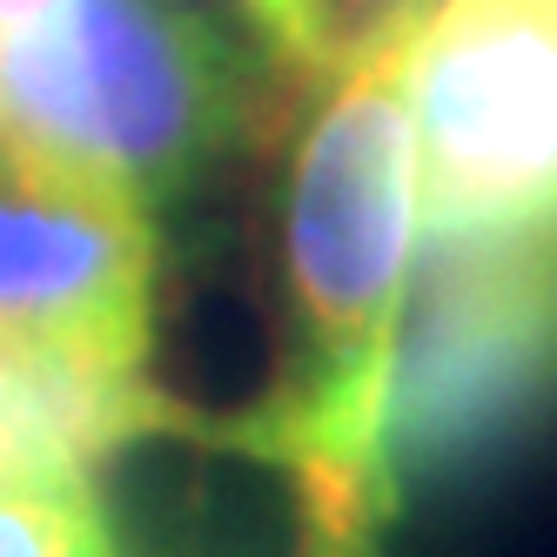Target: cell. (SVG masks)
Segmentation results:
<instances>
[{
  "label": "cell",
  "instance_id": "cell-1",
  "mask_svg": "<svg viewBox=\"0 0 557 557\" xmlns=\"http://www.w3.org/2000/svg\"><path fill=\"white\" fill-rule=\"evenodd\" d=\"M423 0H363L336 61L315 74L283 169V349L249 410L215 417V450H243L302 517V557H370L404 491L389 476L383 410L396 323L417 269L410 27Z\"/></svg>",
  "mask_w": 557,
  "mask_h": 557
},
{
  "label": "cell",
  "instance_id": "cell-2",
  "mask_svg": "<svg viewBox=\"0 0 557 557\" xmlns=\"http://www.w3.org/2000/svg\"><path fill=\"white\" fill-rule=\"evenodd\" d=\"M269 54L202 0H54L0 34V141L162 222L262 122Z\"/></svg>",
  "mask_w": 557,
  "mask_h": 557
},
{
  "label": "cell",
  "instance_id": "cell-3",
  "mask_svg": "<svg viewBox=\"0 0 557 557\" xmlns=\"http://www.w3.org/2000/svg\"><path fill=\"white\" fill-rule=\"evenodd\" d=\"M389 363L383 450L410 497H444L557 423V228L423 235Z\"/></svg>",
  "mask_w": 557,
  "mask_h": 557
},
{
  "label": "cell",
  "instance_id": "cell-4",
  "mask_svg": "<svg viewBox=\"0 0 557 557\" xmlns=\"http://www.w3.org/2000/svg\"><path fill=\"white\" fill-rule=\"evenodd\" d=\"M404 95L423 235L557 228V0H423Z\"/></svg>",
  "mask_w": 557,
  "mask_h": 557
},
{
  "label": "cell",
  "instance_id": "cell-5",
  "mask_svg": "<svg viewBox=\"0 0 557 557\" xmlns=\"http://www.w3.org/2000/svg\"><path fill=\"white\" fill-rule=\"evenodd\" d=\"M154 215L0 141V349L148 363Z\"/></svg>",
  "mask_w": 557,
  "mask_h": 557
},
{
  "label": "cell",
  "instance_id": "cell-6",
  "mask_svg": "<svg viewBox=\"0 0 557 557\" xmlns=\"http://www.w3.org/2000/svg\"><path fill=\"white\" fill-rule=\"evenodd\" d=\"M0 356V476H101L135 444H215V417L154 383L148 363Z\"/></svg>",
  "mask_w": 557,
  "mask_h": 557
},
{
  "label": "cell",
  "instance_id": "cell-7",
  "mask_svg": "<svg viewBox=\"0 0 557 557\" xmlns=\"http://www.w3.org/2000/svg\"><path fill=\"white\" fill-rule=\"evenodd\" d=\"M0 557H128L95 476H0Z\"/></svg>",
  "mask_w": 557,
  "mask_h": 557
},
{
  "label": "cell",
  "instance_id": "cell-8",
  "mask_svg": "<svg viewBox=\"0 0 557 557\" xmlns=\"http://www.w3.org/2000/svg\"><path fill=\"white\" fill-rule=\"evenodd\" d=\"M243 34L269 54L275 74L315 82L343 48V8L336 0H228Z\"/></svg>",
  "mask_w": 557,
  "mask_h": 557
},
{
  "label": "cell",
  "instance_id": "cell-9",
  "mask_svg": "<svg viewBox=\"0 0 557 557\" xmlns=\"http://www.w3.org/2000/svg\"><path fill=\"white\" fill-rule=\"evenodd\" d=\"M54 8V0H0V34H14V27H27V21H41Z\"/></svg>",
  "mask_w": 557,
  "mask_h": 557
},
{
  "label": "cell",
  "instance_id": "cell-10",
  "mask_svg": "<svg viewBox=\"0 0 557 557\" xmlns=\"http://www.w3.org/2000/svg\"><path fill=\"white\" fill-rule=\"evenodd\" d=\"M0 389H8V356H0Z\"/></svg>",
  "mask_w": 557,
  "mask_h": 557
}]
</instances>
